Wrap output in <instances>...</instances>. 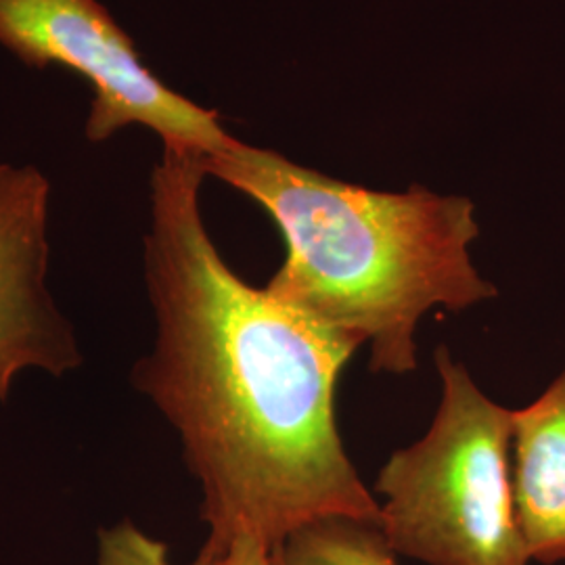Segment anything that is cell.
Returning a JSON list of instances; mask_svg holds the SVG:
<instances>
[{"label":"cell","instance_id":"obj_5","mask_svg":"<svg viewBox=\"0 0 565 565\" xmlns=\"http://www.w3.org/2000/svg\"><path fill=\"white\" fill-rule=\"evenodd\" d=\"M49 205L51 182L36 166L0 163V401L28 369L61 377L82 364L46 285Z\"/></svg>","mask_w":565,"mask_h":565},{"label":"cell","instance_id":"obj_3","mask_svg":"<svg viewBox=\"0 0 565 565\" xmlns=\"http://www.w3.org/2000/svg\"><path fill=\"white\" fill-rule=\"evenodd\" d=\"M440 403L424 438L396 450L373 486L398 557L427 565H530L513 494V411L488 398L446 345Z\"/></svg>","mask_w":565,"mask_h":565},{"label":"cell","instance_id":"obj_1","mask_svg":"<svg viewBox=\"0 0 565 565\" xmlns=\"http://www.w3.org/2000/svg\"><path fill=\"white\" fill-rule=\"evenodd\" d=\"M203 156L163 147L151 174L145 281L156 343L132 371L202 488L214 562L237 536L275 551L329 518L380 525L335 415L361 343L312 323L226 264L202 214Z\"/></svg>","mask_w":565,"mask_h":565},{"label":"cell","instance_id":"obj_2","mask_svg":"<svg viewBox=\"0 0 565 565\" xmlns=\"http://www.w3.org/2000/svg\"><path fill=\"white\" fill-rule=\"evenodd\" d=\"M207 177L258 203L285 260L264 289L312 323L369 345L373 373L417 369V327L499 296L473 264L476 203L425 186L373 191L235 141L205 156Z\"/></svg>","mask_w":565,"mask_h":565},{"label":"cell","instance_id":"obj_8","mask_svg":"<svg viewBox=\"0 0 565 565\" xmlns=\"http://www.w3.org/2000/svg\"><path fill=\"white\" fill-rule=\"evenodd\" d=\"M97 564L99 565H174L168 555V545L142 532L132 522H120L99 530L97 543ZM191 565L205 564L195 559Z\"/></svg>","mask_w":565,"mask_h":565},{"label":"cell","instance_id":"obj_7","mask_svg":"<svg viewBox=\"0 0 565 565\" xmlns=\"http://www.w3.org/2000/svg\"><path fill=\"white\" fill-rule=\"evenodd\" d=\"M279 553L287 565H401L380 525L350 518L303 525Z\"/></svg>","mask_w":565,"mask_h":565},{"label":"cell","instance_id":"obj_9","mask_svg":"<svg viewBox=\"0 0 565 565\" xmlns=\"http://www.w3.org/2000/svg\"><path fill=\"white\" fill-rule=\"evenodd\" d=\"M207 564V562H205ZM214 565H287L282 562L281 553L266 545L254 536H237L233 539L223 553L210 562Z\"/></svg>","mask_w":565,"mask_h":565},{"label":"cell","instance_id":"obj_6","mask_svg":"<svg viewBox=\"0 0 565 565\" xmlns=\"http://www.w3.org/2000/svg\"><path fill=\"white\" fill-rule=\"evenodd\" d=\"M513 494L532 564H565V369L513 411Z\"/></svg>","mask_w":565,"mask_h":565},{"label":"cell","instance_id":"obj_4","mask_svg":"<svg viewBox=\"0 0 565 565\" xmlns=\"http://www.w3.org/2000/svg\"><path fill=\"white\" fill-rule=\"evenodd\" d=\"M0 44L25 67H63L90 84L88 141L145 126L163 147L203 158L235 141L218 111L189 102L142 63L132 39L99 0H0Z\"/></svg>","mask_w":565,"mask_h":565}]
</instances>
